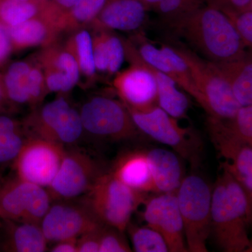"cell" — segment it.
I'll return each mask as SVG.
<instances>
[{
    "label": "cell",
    "mask_w": 252,
    "mask_h": 252,
    "mask_svg": "<svg viewBox=\"0 0 252 252\" xmlns=\"http://www.w3.org/2000/svg\"><path fill=\"white\" fill-rule=\"evenodd\" d=\"M221 169L212 192L211 233L222 251L252 252L248 225L252 204L234 177Z\"/></svg>",
    "instance_id": "obj_1"
},
{
    "label": "cell",
    "mask_w": 252,
    "mask_h": 252,
    "mask_svg": "<svg viewBox=\"0 0 252 252\" xmlns=\"http://www.w3.org/2000/svg\"><path fill=\"white\" fill-rule=\"evenodd\" d=\"M170 26L212 62L238 59L247 54L228 18L212 5L205 4Z\"/></svg>",
    "instance_id": "obj_2"
},
{
    "label": "cell",
    "mask_w": 252,
    "mask_h": 252,
    "mask_svg": "<svg viewBox=\"0 0 252 252\" xmlns=\"http://www.w3.org/2000/svg\"><path fill=\"white\" fill-rule=\"evenodd\" d=\"M147 193L129 188L104 172L86 193L84 203L101 223L125 231L132 214L148 199Z\"/></svg>",
    "instance_id": "obj_3"
},
{
    "label": "cell",
    "mask_w": 252,
    "mask_h": 252,
    "mask_svg": "<svg viewBox=\"0 0 252 252\" xmlns=\"http://www.w3.org/2000/svg\"><path fill=\"white\" fill-rule=\"evenodd\" d=\"M212 190L200 176L189 175L176 192L183 221L186 244L190 252H207L211 233Z\"/></svg>",
    "instance_id": "obj_4"
},
{
    "label": "cell",
    "mask_w": 252,
    "mask_h": 252,
    "mask_svg": "<svg viewBox=\"0 0 252 252\" xmlns=\"http://www.w3.org/2000/svg\"><path fill=\"white\" fill-rule=\"evenodd\" d=\"M127 109L142 133L171 147L193 168L199 167L203 147L201 139L196 132L189 127H182L177 119L158 106L147 112Z\"/></svg>",
    "instance_id": "obj_5"
},
{
    "label": "cell",
    "mask_w": 252,
    "mask_h": 252,
    "mask_svg": "<svg viewBox=\"0 0 252 252\" xmlns=\"http://www.w3.org/2000/svg\"><path fill=\"white\" fill-rule=\"evenodd\" d=\"M84 132L101 140L122 142L138 138L142 133L122 101L94 96L79 111Z\"/></svg>",
    "instance_id": "obj_6"
},
{
    "label": "cell",
    "mask_w": 252,
    "mask_h": 252,
    "mask_svg": "<svg viewBox=\"0 0 252 252\" xmlns=\"http://www.w3.org/2000/svg\"><path fill=\"white\" fill-rule=\"evenodd\" d=\"M206 126L210 140L225 160L220 167L234 177L252 203V145L242 138L233 117L208 116Z\"/></svg>",
    "instance_id": "obj_7"
},
{
    "label": "cell",
    "mask_w": 252,
    "mask_h": 252,
    "mask_svg": "<svg viewBox=\"0 0 252 252\" xmlns=\"http://www.w3.org/2000/svg\"><path fill=\"white\" fill-rule=\"evenodd\" d=\"M25 135L72 145L84 132L79 111L63 97L51 101L32 113L23 122Z\"/></svg>",
    "instance_id": "obj_8"
},
{
    "label": "cell",
    "mask_w": 252,
    "mask_h": 252,
    "mask_svg": "<svg viewBox=\"0 0 252 252\" xmlns=\"http://www.w3.org/2000/svg\"><path fill=\"white\" fill-rule=\"evenodd\" d=\"M173 48L188 64L203 99L204 110L208 116L220 119L233 117L240 105L213 63L199 57L196 53L187 48Z\"/></svg>",
    "instance_id": "obj_9"
},
{
    "label": "cell",
    "mask_w": 252,
    "mask_h": 252,
    "mask_svg": "<svg viewBox=\"0 0 252 252\" xmlns=\"http://www.w3.org/2000/svg\"><path fill=\"white\" fill-rule=\"evenodd\" d=\"M104 172L95 158L81 149L66 150L49 187L51 199L68 200L86 194Z\"/></svg>",
    "instance_id": "obj_10"
},
{
    "label": "cell",
    "mask_w": 252,
    "mask_h": 252,
    "mask_svg": "<svg viewBox=\"0 0 252 252\" xmlns=\"http://www.w3.org/2000/svg\"><path fill=\"white\" fill-rule=\"evenodd\" d=\"M64 152L62 144L28 137L15 158L18 179L47 188L59 170Z\"/></svg>",
    "instance_id": "obj_11"
},
{
    "label": "cell",
    "mask_w": 252,
    "mask_h": 252,
    "mask_svg": "<svg viewBox=\"0 0 252 252\" xmlns=\"http://www.w3.org/2000/svg\"><path fill=\"white\" fill-rule=\"evenodd\" d=\"M103 225L85 203H70L66 200L51 204L40 223L48 243L78 238Z\"/></svg>",
    "instance_id": "obj_12"
},
{
    "label": "cell",
    "mask_w": 252,
    "mask_h": 252,
    "mask_svg": "<svg viewBox=\"0 0 252 252\" xmlns=\"http://www.w3.org/2000/svg\"><path fill=\"white\" fill-rule=\"evenodd\" d=\"M51 200L45 187L18 178L1 192L0 212L14 221L40 225Z\"/></svg>",
    "instance_id": "obj_13"
},
{
    "label": "cell",
    "mask_w": 252,
    "mask_h": 252,
    "mask_svg": "<svg viewBox=\"0 0 252 252\" xmlns=\"http://www.w3.org/2000/svg\"><path fill=\"white\" fill-rule=\"evenodd\" d=\"M144 204L143 217L147 226L162 235L168 252H189L176 192L160 193Z\"/></svg>",
    "instance_id": "obj_14"
},
{
    "label": "cell",
    "mask_w": 252,
    "mask_h": 252,
    "mask_svg": "<svg viewBox=\"0 0 252 252\" xmlns=\"http://www.w3.org/2000/svg\"><path fill=\"white\" fill-rule=\"evenodd\" d=\"M116 74L113 85L127 108L147 112L157 107V83L145 68L130 64V67Z\"/></svg>",
    "instance_id": "obj_15"
},
{
    "label": "cell",
    "mask_w": 252,
    "mask_h": 252,
    "mask_svg": "<svg viewBox=\"0 0 252 252\" xmlns=\"http://www.w3.org/2000/svg\"><path fill=\"white\" fill-rule=\"evenodd\" d=\"M38 61L44 72L46 90L49 93L69 92L80 79L77 63L72 55L56 44L44 47Z\"/></svg>",
    "instance_id": "obj_16"
},
{
    "label": "cell",
    "mask_w": 252,
    "mask_h": 252,
    "mask_svg": "<svg viewBox=\"0 0 252 252\" xmlns=\"http://www.w3.org/2000/svg\"><path fill=\"white\" fill-rule=\"evenodd\" d=\"M123 44L125 58L130 64H137L145 68L155 79L158 106L176 119L187 118L190 102L187 96L177 89L175 81L146 63L132 41L123 39Z\"/></svg>",
    "instance_id": "obj_17"
},
{
    "label": "cell",
    "mask_w": 252,
    "mask_h": 252,
    "mask_svg": "<svg viewBox=\"0 0 252 252\" xmlns=\"http://www.w3.org/2000/svg\"><path fill=\"white\" fill-rule=\"evenodd\" d=\"M149 11L142 0H106L89 26L94 30L135 31L143 26Z\"/></svg>",
    "instance_id": "obj_18"
},
{
    "label": "cell",
    "mask_w": 252,
    "mask_h": 252,
    "mask_svg": "<svg viewBox=\"0 0 252 252\" xmlns=\"http://www.w3.org/2000/svg\"><path fill=\"white\" fill-rule=\"evenodd\" d=\"M109 172L133 190L157 193L147 150L135 149L121 154Z\"/></svg>",
    "instance_id": "obj_19"
},
{
    "label": "cell",
    "mask_w": 252,
    "mask_h": 252,
    "mask_svg": "<svg viewBox=\"0 0 252 252\" xmlns=\"http://www.w3.org/2000/svg\"><path fill=\"white\" fill-rule=\"evenodd\" d=\"M12 51L54 44L59 35L54 23L39 14L16 26L7 28Z\"/></svg>",
    "instance_id": "obj_20"
},
{
    "label": "cell",
    "mask_w": 252,
    "mask_h": 252,
    "mask_svg": "<svg viewBox=\"0 0 252 252\" xmlns=\"http://www.w3.org/2000/svg\"><path fill=\"white\" fill-rule=\"evenodd\" d=\"M157 193H175L183 180L180 158L174 152L160 148L147 150Z\"/></svg>",
    "instance_id": "obj_21"
},
{
    "label": "cell",
    "mask_w": 252,
    "mask_h": 252,
    "mask_svg": "<svg viewBox=\"0 0 252 252\" xmlns=\"http://www.w3.org/2000/svg\"><path fill=\"white\" fill-rule=\"evenodd\" d=\"M212 63L224 78L240 107L252 105L251 53L238 59Z\"/></svg>",
    "instance_id": "obj_22"
},
{
    "label": "cell",
    "mask_w": 252,
    "mask_h": 252,
    "mask_svg": "<svg viewBox=\"0 0 252 252\" xmlns=\"http://www.w3.org/2000/svg\"><path fill=\"white\" fill-rule=\"evenodd\" d=\"M106 0H81L58 18L55 27L59 34L74 32L89 26L103 7Z\"/></svg>",
    "instance_id": "obj_23"
},
{
    "label": "cell",
    "mask_w": 252,
    "mask_h": 252,
    "mask_svg": "<svg viewBox=\"0 0 252 252\" xmlns=\"http://www.w3.org/2000/svg\"><path fill=\"white\" fill-rule=\"evenodd\" d=\"M10 230L8 246L16 252H44L48 241L40 225L17 222Z\"/></svg>",
    "instance_id": "obj_24"
},
{
    "label": "cell",
    "mask_w": 252,
    "mask_h": 252,
    "mask_svg": "<svg viewBox=\"0 0 252 252\" xmlns=\"http://www.w3.org/2000/svg\"><path fill=\"white\" fill-rule=\"evenodd\" d=\"M63 48L75 60L80 75L89 80H93L96 77L97 71L93 54L92 34L87 30L83 28L74 32Z\"/></svg>",
    "instance_id": "obj_25"
},
{
    "label": "cell",
    "mask_w": 252,
    "mask_h": 252,
    "mask_svg": "<svg viewBox=\"0 0 252 252\" xmlns=\"http://www.w3.org/2000/svg\"><path fill=\"white\" fill-rule=\"evenodd\" d=\"M47 0H0V24L6 28L41 14Z\"/></svg>",
    "instance_id": "obj_26"
},
{
    "label": "cell",
    "mask_w": 252,
    "mask_h": 252,
    "mask_svg": "<svg viewBox=\"0 0 252 252\" xmlns=\"http://www.w3.org/2000/svg\"><path fill=\"white\" fill-rule=\"evenodd\" d=\"M32 64L18 61L11 64L2 78L3 86L7 98L19 104H29L28 76Z\"/></svg>",
    "instance_id": "obj_27"
},
{
    "label": "cell",
    "mask_w": 252,
    "mask_h": 252,
    "mask_svg": "<svg viewBox=\"0 0 252 252\" xmlns=\"http://www.w3.org/2000/svg\"><path fill=\"white\" fill-rule=\"evenodd\" d=\"M160 50L171 65L172 80L175 81L177 85L180 86L193 97L204 109L205 105L203 99L195 85L191 72L185 60L176 52L175 49L172 46L162 45Z\"/></svg>",
    "instance_id": "obj_28"
},
{
    "label": "cell",
    "mask_w": 252,
    "mask_h": 252,
    "mask_svg": "<svg viewBox=\"0 0 252 252\" xmlns=\"http://www.w3.org/2000/svg\"><path fill=\"white\" fill-rule=\"evenodd\" d=\"M126 230L128 231L135 252H168L167 244L162 235L150 227H139L130 222Z\"/></svg>",
    "instance_id": "obj_29"
},
{
    "label": "cell",
    "mask_w": 252,
    "mask_h": 252,
    "mask_svg": "<svg viewBox=\"0 0 252 252\" xmlns=\"http://www.w3.org/2000/svg\"><path fill=\"white\" fill-rule=\"evenodd\" d=\"M207 4V0H162L154 8L169 25Z\"/></svg>",
    "instance_id": "obj_30"
},
{
    "label": "cell",
    "mask_w": 252,
    "mask_h": 252,
    "mask_svg": "<svg viewBox=\"0 0 252 252\" xmlns=\"http://www.w3.org/2000/svg\"><path fill=\"white\" fill-rule=\"evenodd\" d=\"M229 20L245 48L252 46V7L241 11H222Z\"/></svg>",
    "instance_id": "obj_31"
},
{
    "label": "cell",
    "mask_w": 252,
    "mask_h": 252,
    "mask_svg": "<svg viewBox=\"0 0 252 252\" xmlns=\"http://www.w3.org/2000/svg\"><path fill=\"white\" fill-rule=\"evenodd\" d=\"M124 231L104 225L99 239V252H130Z\"/></svg>",
    "instance_id": "obj_32"
},
{
    "label": "cell",
    "mask_w": 252,
    "mask_h": 252,
    "mask_svg": "<svg viewBox=\"0 0 252 252\" xmlns=\"http://www.w3.org/2000/svg\"><path fill=\"white\" fill-rule=\"evenodd\" d=\"M107 31L94 30L92 34L93 54L96 71L107 72L108 68V48L107 42Z\"/></svg>",
    "instance_id": "obj_33"
},
{
    "label": "cell",
    "mask_w": 252,
    "mask_h": 252,
    "mask_svg": "<svg viewBox=\"0 0 252 252\" xmlns=\"http://www.w3.org/2000/svg\"><path fill=\"white\" fill-rule=\"evenodd\" d=\"M25 140L24 134L0 133V162L15 160Z\"/></svg>",
    "instance_id": "obj_34"
},
{
    "label": "cell",
    "mask_w": 252,
    "mask_h": 252,
    "mask_svg": "<svg viewBox=\"0 0 252 252\" xmlns=\"http://www.w3.org/2000/svg\"><path fill=\"white\" fill-rule=\"evenodd\" d=\"M28 92L30 105L35 106L39 103L47 94L44 72L40 65H32L28 76Z\"/></svg>",
    "instance_id": "obj_35"
},
{
    "label": "cell",
    "mask_w": 252,
    "mask_h": 252,
    "mask_svg": "<svg viewBox=\"0 0 252 252\" xmlns=\"http://www.w3.org/2000/svg\"><path fill=\"white\" fill-rule=\"evenodd\" d=\"M107 48H108V68L107 73L110 75L119 72L125 59V50L122 39L107 31Z\"/></svg>",
    "instance_id": "obj_36"
},
{
    "label": "cell",
    "mask_w": 252,
    "mask_h": 252,
    "mask_svg": "<svg viewBox=\"0 0 252 252\" xmlns=\"http://www.w3.org/2000/svg\"><path fill=\"white\" fill-rule=\"evenodd\" d=\"M81 0H47L42 16L54 23L63 13L70 9Z\"/></svg>",
    "instance_id": "obj_37"
},
{
    "label": "cell",
    "mask_w": 252,
    "mask_h": 252,
    "mask_svg": "<svg viewBox=\"0 0 252 252\" xmlns=\"http://www.w3.org/2000/svg\"><path fill=\"white\" fill-rule=\"evenodd\" d=\"M103 226L79 237L77 238V252H99V239Z\"/></svg>",
    "instance_id": "obj_38"
},
{
    "label": "cell",
    "mask_w": 252,
    "mask_h": 252,
    "mask_svg": "<svg viewBox=\"0 0 252 252\" xmlns=\"http://www.w3.org/2000/svg\"><path fill=\"white\" fill-rule=\"evenodd\" d=\"M207 4L221 11H241L252 7V0H207Z\"/></svg>",
    "instance_id": "obj_39"
},
{
    "label": "cell",
    "mask_w": 252,
    "mask_h": 252,
    "mask_svg": "<svg viewBox=\"0 0 252 252\" xmlns=\"http://www.w3.org/2000/svg\"><path fill=\"white\" fill-rule=\"evenodd\" d=\"M12 51L7 28L0 24V64L4 62Z\"/></svg>",
    "instance_id": "obj_40"
},
{
    "label": "cell",
    "mask_w": 252,
    "mask_h": 252,
    "mask_svg": "<svg viewBox=\"0 0 252 252\" xmlns=\"http://www.w3.org/2000/svg\"><path fill=\"white\" fill-rule=\"evenodd\" d=\"M50 252H77V238L66 239L56 242Z\"/></svg>",
    "instance_id": "obj_41"
},
{
    "label": "cell",
    "mask_w": 252,
    "mask_h": 252,
    "mask_svg": "<svg viewBox=\"0 0 252 252\" xmlns=\"http://www.w3.org/2000/svg\"><path fill=\"white\" fill-rule=\"evenodd\" d=\"M7 99L5 91L4 86H3L2 79L0 77V108L2 107L3 103H4L5 99Z\"/></svg>",
    "instance_id": "obj_42"
},
{
    "label": "cell",
    "mask_w": 252,
    "mask_h": 252,
    "mask_svg": "<svg viewBox=\"0 0 252 252\" xmlns=\"http://www.w3.org/2000/svg\"><path fill=\"white\" fill-rule=\"evenodd\" d=\"M142 1L146 4V6L148 7L149 11H150V10L153 9L162 0H142Z\"/></svg>",
    "instance_id": "obj_43"
},
{
    "label": "cell",
    "mask_w": 252,
    "mask_h": 252,
    "mask_svg": "<svg viewBox=\"0 0 252 252\" xmlns=\"http://www.w3.org/2000/svg\"><path fill=\"white\" fill-rule=\"evenodd\" d=\"M24 1H27V0H24Z\"/></svg>",
    "instance_id": "obj_44"
}]
</instances>
